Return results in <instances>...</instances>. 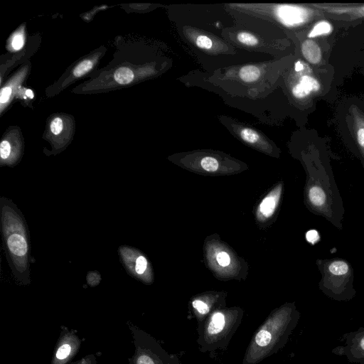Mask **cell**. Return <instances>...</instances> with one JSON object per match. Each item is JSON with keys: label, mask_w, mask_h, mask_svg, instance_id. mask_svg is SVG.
I'll list each match as a JSON object with an SVG mask.
<instances>
[{"label": "cell", "mask_w": 364, "mask_h": 364, "mask_svg": "<svg viewBox=\"0 0 364 364\" xmlns=\"http://www.w3.org/2000/svg\"><path fill=\"white\" fill-rule=\"evenodd\" d=\"M299 317L296 309L289 304L273 310L254 333L242 364H258L277 353L287 343Z\"/></svg>", "instance_id": "obj_1"}, {"label": "cell", "mask_w": 364, "mask_h": 364, "mask_svg": "<svg viewBox=\"0 0 364 364\" xmlns=\"http://www.w3.org/2000/svg\"><path fill=\"white\" fill-rule=\"evenodd\" d=\"M243 318V311L238 307L221 309L213 312L198 326V348L202 353L225 350Z\"/></svg>", "instance_id": "obj_2"}, {"label": "cell", "mask_w": 364, "mask_h": 364, "mask_svg": "<svg viewBox=\"0 0 364 364\" xmlns=\"http://www.w3.org/2000/svg\"><path fill=\"white\" fill-rule=\"evenodd\" d=\"M1 205V221L5 250L14 273H29L28 237L21 213Z\"/></svg>", "instance_id": "obj_3"}, {"label": "cell", "mask_w": 364, "mask_h": 364, "mask_svg": "<svg viewBox=\"0 0 364 364\" xmlns=\"http://www.w3.org/2000/svg\"><path fill=\"white\" fill-rule=\"evenodd\" d=\"M319 14V10L299 5H280L276 10L279 21L287 27L303 26Z\"/></svg>", "instance_id": "obj_4"}, {"label": "cell", "mask_w": 364, "mask_h": 364, "mask_svg": "<svg viewBox=\"0 0 364 364\" xmlns=\"http://www.w3.org/2000/svg\"><path fill=\"white\" fill-rule=\"evenodd\" d=\"M218 297L202 296L196 297L191 302V309L193 317L196 319L198 326L200 325L213 312L222 308V304L218 301Z\"/></svg>", "instance_id": "obj_5"}, {"label": "cell", "mask_w": 364, "mask_h": 364, "mask_svg": "<svg viewBox=\"0 0 364 364\" xmlns=\"http://www.w3.org/2000/svg\"><path fill=\"white\" fill-rule=\"evenodd\" d=\"M321 88L319 81L311 75H301L291 89L293 95L297 99H304L317 93Z\"/></svg>", "instance_id": "obj_6"}, {"label": "cell", "mask_w": 364, "mask_h": 364, "mask_svg": "<svg viewBox=\"0 0 364 364\" xmlns=\"http://www.w3.org/2000/svg\"><path fill=\"white\" fill-rule=\"evenodd\" d=\"M316 9L331 15L346 17V19H355L364 17V5L358 6H326L314 5Z\"/></svg>", "instance_id": "obj_7"}, {"label": "cell", "mask_w": 364, "mask_h": 364, "mask_svg": "<svg viewBox=\"0 0 364 364\" xmlns=\"http://www.w3.org/2000/svg\"><path fill=\"white\" fill-rule=\"evenodd\" d=\"M301 50L303 56L309 63L316 65L321 61V49L315 41L309 38L304 41Z\"/></svg>", "instance_id": "obj_8"}, {"label": "cell", "mask_w": 364, "mask_h": 364, "mask_svg": "<svg viewBox=\"0 0 364 364\" xmlns=\"http://www.w3.org/2000/svg\"><path fill=\"white\" fill-rule=\"evenodd\" d=\"M353 134L358 146L364 151V114L356 107L351 110Z\"/></svg>", "instance_id": "obj_9"}, {"label": "cell", "mask_w": 364, "mask_h": 364, "mask_svg": "<svg viewBox=\"0 0 364 364\" xmlns=\"http://www.w3.org/2000/svg\"><path fill=\"white\" fill-rule=\"evenodd\" d=\"M333 31L331 23L326 20L316 22L308 33L309 39L329 35Z\"/></svg>", "instance_id": "obj_10"}, {"label": "cell", "mask_w": 364, "mask_h": 364, "mask_svg": "<svg viewBox=\"0 0 364 364\" xmlns=\"http://www.w3.org/2000/svg\"><path fill=\"white\" fill-rule=\"evenodd\" d=\"M260 75L259 69L255 65H246L240 68V77L245 82H252L257 80Z\"/></svg>", "instance_id": "obj_11"}, {"label": "cell", "mask_w": 364, "mask_h": 364, "mask_svg": "<svg viewBox=\"0 0 364 364\" xmlns=\"http://www.w3.org/2000/svg\"><path fill=\"white\" fill-rule=\"evenodd\" d=\"M277 203V197L276 196H267L259 205L260 213L266 218L270 217L275 210Z\"/></svg>", "instance_id": "obj_12"}, {"label": "cell", "mask_w": 364, "mask_h": 364, "mask_svg": "<svg viewBox=\"0 0 364 364\" xmlns=\"http://www.w3.org/2000/svg\"><path fill=\"white\" fill-rule=\"evenodd\" d=\"M309 198L311 203L317 207H321L326 203V194L323 190L317 186H312L309 189Z\"/></svg>", "instance_id": "obj_13"}, {"label": "cell", "mask_w": 364, "mask_h": 364, "mask_svg": "<svg viewBox=\"0 0 364 364\" xmlns=\"http://www.w3.org/2000/svg\"><path fill=\"white\" fill-rule=\"evenodd\" d=\"M114 77L118 83L126 85L132 81L134 73L129 68L122 67L115 71Z\"/></svg>", "instance_id": "obj_14"}, {"label": "cell", "mask_w": 364, "mask_h": 364, "mask_svg": "<svg viewBox=\"0 0 364 364\" xmlns=\"http://www.w3.org/2000/svg\"><path fill=\"white\" fill-rule=\"evenodd\" d=\"M240 134L241 138L248 143L255 144L259 139V134L255 130L248 127L242 128L240 131Z\"/></svg>", "instance_id": "obj_15"}, {"label": "cell", "mask_w": 364, "mask_h": 364, "mask_svg": "<svg viewBox=\"0 0 364 364\" xmlns=\"http://www.w3.org/2000/svg\"><path fill=\"white\" fill-rule=\"evenodd\" d=\"M328 269L334 275H343L348 272V266L345 262L335 261L330 264Z\"/></svg>", "instance_id": "obj_16"}, {"label": "cell", "mask_w": 364, "mask_h": 364, "mask_svg": "<svg viewBox=\"0 0 364 364\" xmlns=\"http://www.w3.org/2000/svg\"><path fill=\"white\" fill-rule=\"evenodd\" d=\"M200 165L204 170L210 172L215 171L219 166L217 159L211 156L203 158L200 161Z\"/></svg>", "instance_id": "obj_17"}, {"label": "cell", "mask_w": 364, "mask_h": 364, "mask_svg": "<svg viewBox=\"0 0 364 364\" xmlns=\"http://www.w3.org/2000/svg\"><path fill=\"white\" fill-rule=\"evenodd\" d=\"M238 41L247 46H255L258 43L257 38L249 33L242 32L237 34Z\"/></svg>", "instance_id": "obj_18"}, {"label": "cell", "mask_w": 364, "mask_h": 364, "mask_svg": "<svg viewBox=\"0 0 364 364\" xmlns=\"http://www.w3.org/2000/svg\"><path fill=\"white\" fill-rule=\"evenodd\" d=\"M92 62L90 60H86L78 64L73 70V75L75 77H80L92 68Z\"/></svg>", "instance_id": "obj_19"}, {"label": "cell", "mask_w": 364, "mask_h": 364, "mask_svg": "<svg viewBox=\"0 0 364 364\" xmlns=\"http://www.w3.org/2000/svg\"><path fill=\"white\" fill-rule=\"evenodd\" d=\"M147 260L143 255H139L135 260L134 270L135 272L139 274H143L147 268Z\"/></svg>", "instance_id": "obj_20"}, {"label": "cell", "mask_w": 364, "mask_h": 364, "mask_svg": "<svg viewBox=\"0 0 364 364\" xmlns=\"http://www.w3.org/2000/svg\"><path fill=\"white\" fill-rule=\"evenodd\" d=\"M196 43L198 47L203 49H210L213 46V42L211 39L203 35L198 36L196 38Z\"/></svg>", "instance_id": "obj_21"}, {"label": "cell", "mask_w": 364, "mask_h": 364, "mask_svg": "<svg viewBox=\"0 0 364 364\" xmlns=\"http://www.w3.org/2000/svg\"><path fill=\"white\" fill-rule=\"evenodd\" d=\"M11 154V145L9 141H3L0 145V156L1 159H7Z\"/></svg>", "instance_id": "obj_22"}, {"label": "cell", "mask_w": 364, "mask_h": 364, "mask_svg": "<svg viewBox=\"0 0 364 364\" xmlns=\"http://www.w3.org/2000/svg\"><path fill=\"white\" fill-rule=\"evenodd\" d=\"M71 348L68 344H63L59 347L56 352V358L59 360L66 358L70 354Z\"/></svg>", "instance_id": "obj_23"}, {"label": "cell", "mask_w": 364, "mask_h": 364, "mask_svg": "<svg viewBox=\"0 0 364 364\" xmlns=\"http://www.w3.org/2000/svg\"><path fill=\"white\" fill-rule=\"evenodd\" d=\"M63 121L60 118H55L51 122L50 130L53 134H58L63 129Z\"/></svg>", "instance_id": "obj_24"}, {"label": "cell", "mask_w": 364, "mask_h": 364, "mask_svg": "<svg viewBox=\"0 0 364 364\" xmlns=\"http://www.w3.org/2000/svg\"><path fill=\"white\" fill-rule=\"evenodd\" d=\"M217 261L222 267L228 266L230 262V258L228 253L220 252L217 255Z\"/></svg>", "instance_id": "obj_25"}, {"label": "cell", "mask_w": 364, "mask_h": 364, "mask_svg": "<svg viewBox=\"0 0 364 364\" xmlns=\"http://www.w3.org/2000/svg\"><path fill=\"white\" fill-rule=\"evenodd\" d=\"M136 364H156V362L151 356L142 354L138 358Z\"/></svg>", "instance_id": "obj_26"}, {"label": "cell", "mask_w": 364, "mask_h": 364, "mask_svg": "<svg viewBox=\"0 0 364 364\" xmlns=\"http://www.w3.org/2000/svg\"><path fill=\"white\" fill-rule=\"evenodd\" d=\"M306 239L309 242L314 244L319 240V235L316 230H310L306 234Z\"/></svg>", "instance_id": "obj_27"}, {"label": "cell", "mask_w": 364, "mask_h": 364, "mask_svg": "<svg viewBox=\"0 0 364 364\" xmlns=\"http://www.w3.org/2000/svg\"><path fill=\"white\" fill-rule=\"evenodd\" d=\"M23 38L22 35L17 34L16 35L12 41V46L15 50H19L23 47Z\"/></svg>", "instance_id": "obj_28"}, {"label": "cell", "mask_w": 364, "mask_h": 364, "mask_svg": "<svg viewBox=\"0 0 364 364\" xmlns=\"http://www.w3.org/2000/svg\"><path fill=\"white\" fill-rule=\"evenodd\" d=\"M11 88L9 87H5L1 90L0 102L4 104L6 102L11 94Z\"/></svg>", "instance_id": "obj_29"}, {"label": "cell", "mask_w": 364, "mask_h": 364, "mask_svg": "<svg viewBox=\"0 0 364 364\" xmlns=\"http://www.w3.org/2000/svg\"><path fill=\"white\" fill-rule=\"evenodd\" d=\"M359 347H360L363 350H364V336H363V337L360 338V340Z\"/></svg>", "instance_id": "obj_30"}, {"label": "cell", "mask_w": 364, "mask_h": 364, "mask_svg": "<svg viewBox=\"0 0 364 364\" xmlns=\"http://www.w3.org/2000/svg\"><path fill=\"white\" fill-rule=\"evenodd\" d=\"M26 95L27 97H29L30 98H33V92L31 90H27L26 91Z\"/></svg>", "instance_id": "obj_31"}]
</instances>
